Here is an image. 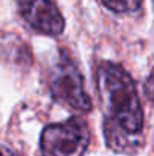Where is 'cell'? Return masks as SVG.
I'll return each instance as SVG.
<instances>
[{
	"mask_svg": "<svg viewBox=\"0 0 154 156\" xmlns=\"http://www.w3.org/2000/svg\"><path fill=\"white\" fill-rule=\"evenodd\" d=\"M103 5L113 12H133L142 5V0H101Z\"/></svg>",
	"mask_w": 154,
	"mask_h": 156,
	"instance_id": "5",
	"label": "cell"
},
{
	"mask_svg": "<svg viewBox=\"0 0 154 156\" xmlns=\"http://www.w3.org/2000/svg\"><path fill=\"white\" fill-rule=\"evenodd\" d=\"M0 156H17L11 149H8L6 146H2L0 144Z\"/></svg>",
	"mask_w": 154,
	"mask_h": 156,
	"instance_id": "7",
	"label": "cell"
},
{
	"mask_svg": "<svg viewBox=\"0 0 154 156\" xmlns=\"http://www.w3.org/2000/svg\"><path fill=\"white\" fill-rule=\"evenodd\" d=\"M144 88H145V96H147V99L154 105V70L151 71L150 77L147 79Z\"/></svg>",
	"mask_w": 154,
	"mask_h": 156,
	"instance_id": "6",
	"label": "cell"
},
{
	"mask_svg": "<svg viewBox=\"0 0 154 156\" xmlns=\"http://www.w3.org/2000/svg\"><path fill=\"white\" fill-rule=\"evenodd\" d=\"M89 129L85 121L71 118L47 126L41 133L43 156H83L89 146Z\"/></svg>",
	"mask_w": 154,
	"mask_h": 156,
	"instance_id": "3",
	"label": "cell"
},
{
	"mask_svg": "<svg viewBox=\"0 0 154 156\" xmlns=\"http://www.w3.org/2000/svg\"><path fill=\"white\" fill-rule=\"evenodd\" d=\"M18 9L26 23L46 35H60L65 27L63 17L53 0H18Z\"/></svg>",
	"mask_w": 154,
	"mask_h": 156,
	"instance_id": "4",
	"label": "cell"
},
{
	"mask_svg": "<svg viewBox=\"0 0 154 156\" xmlns=\"http://www.w3.org/2000/svg\"><path fill=\"white\" fill-rule=\"evenodd\" d=\"M95 82L106 117V144L115 152H136L142 144L144 111L132 76L122 65L101 62Z\"/></svg>",
	"mask_w": 154,
	"mask_h": 156,
	"instance_id": "1",
	"label": "cell"
},
{
	"mask_svg": "<svg viewBox=\"0 0 154 156\" xmlns=\"http://www.w3.org/2000/svg\"><path fill=\"white\" fill-rule=\"evenodd\" d=\"M49 87L56 102L80 112L91 111L92 103L85 91L83 77L76 64L65 53H60L59 59L50 68Z\"/></svg>",
	"mask_w": 154,
	"mask_h": 156,
	"instance_id": "2",
	"label": "cell"
}]
</instances>
